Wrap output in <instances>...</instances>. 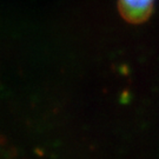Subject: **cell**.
<instances>
[{"label":"cell","instance_id":"1","mask_svg":"<svg viewBox=\"0 0 159 159\" xmlns=\"http://www.w3.org/2000/svg\"><path fill=\"white\" fill-rule=\"evenodd\" d=\"M123 17L131 23L148 19L153 8L154 0H118Z\"/></svg>","mask_w":159,"mask_h":159}]
</instances>
